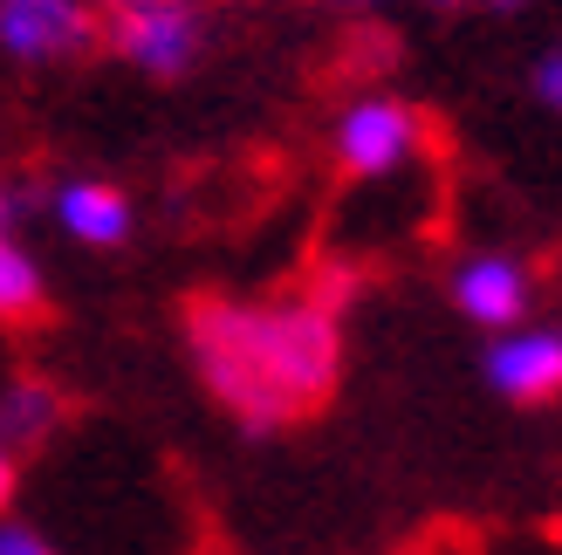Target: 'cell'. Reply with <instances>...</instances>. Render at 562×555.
<instances>
[{"instance_id":"cell-13","label":"cell","mask_w":562,"mask_h":555,"mask_svg":"<svg viewBox=\"0 0 562 555\" xmlns=\"http://www.w3.org/2000/svg\"><path fill=\"white\" fill-rule=\"evenodd\" d=\"M14 219H21V192L0 179V234H14Z\"/></svg>"},{"instance_id":"cell-6","label":"cell","mask_w":562,"mask_h":555,"mask_svg":"<svg viewBox=\"0 0 562 555\" xmlns=\"http://www.w3.org/2000/svg\"><path fill=\"white\" fill-rule=\"evenodd\" d=\"M446 295H453V309L487 329V337H501V329L528 322V302H536V282H528V268L508 261V254H467L453 268V282H446Z\"/></svg>"},{"instance_id":"cell-4","label":"cell","mask_w":562,"mask_h":555,"mask_svg":"<svg viewBox=\"0 0 562 555\" xmlns=\"http://www.w3.org/2000/svg\"><path fill=\"white\" fill-rule=\"evenodd\" d=\"M97 42H103V21L90 0H0V55L21 69L82 63Z\"/></svg>"},{"instance_id":"cell-3","label":"cell","mask_w":562,"mask_h":555,"mask_svg":"<svg viewBox=\"0 0 562 555\" xmlns=\"http://www.w3.org/2000/svg\"><path fill=\"white\" fill-rule=\"evenodd\" d=\"M418 145H426V117L405 97H350L336 131H329V151H336V172L344 179H384Z\"/></svg>"},{"instance_id":"cell-15","label":"cell","mask_w":562,"mask_h":555,"mask_svg":"<svg viewBox=\"0 0 562 555\" xmlns=\"http://www.w3.org/2000/svg\"><path fill=\"white\" fill-rule=\"evenodd\" d=\"M329 8H378V0H329Z\"/></svg>"},{"instance_id":"cell-5","label":"cell","mask_w":562,"mask_h":555,"mask_svg":"<svg viewBox=\"0 0 562 555\" xmlns=\"http://www.w3.org/2000/svg\"><path fill=\"white\" fill-rule=\"evenodd\" d=\"M481 371L501 398L515 405H549L562 392V329L555 322H515L487 343Z\"/></svg>"},{"instance_id":"cell-14","label":"cell","mask_w":562,"mask_h":555,"mask_svg":"<svg viewBox=\"0 0 562 555\" xmlns=\"http://www.w3.org/2000/svg\"><path fill=\"white\" fill-rule=\"evenodd\" d=\"M97 8V21H117V14H131V8H151V0H90Z\"/></svg>"},{"instance_id":"cell-11","label":"cell","mask_w":562,"mask_h":555,"mask_svg":"<svg viewBox=\"0 0 562 555\" xmlns=\"http://www.w3.org/2000/svg\"><path fill=\"white\" fill-rule=\"evenodd\" d=\"M0 555H55V548H48V535L27 529V521H8V514H0Z\"/></svg>"},{"instance_id":"cell-1","label":"cell","mask_w":562,"mask_h":555,"mask_svg":"<svg viewBox=\"0 0 562 555\" xmlns=\"http://www.w3.org/2000/svg\"><path fill=\"white\" fill-rule=\"evenodd\" d=\"M186 356L240 432H289L344 384V309L316 288L268 302L200 295L186 309Z\"/></svg>"},{"instance_id":"cell-8","label":"cell","mask_w":562,"mask_h":555,"mask_svg":"<svg viewBox=\"0 0 562 555\" xmlns=\"http://www.w3.org/2000/svg\"><path fill=\"white\" fill-rule=\"evenodd\" d=\"M63 392H55L48 377H8L0 384V439H8L14 453H35L42 439L63 432Z\"/></svg>"},{"instance_id":"cell-10","label":"cell","mask_w":562,"mask_h":555,"mask_svg":"<svg viewBox=\"0 0 562 555\" xmlns=\"http://www.w3.org/2000/svg\"><path fill=\"white\" fill-rule=\"evenodd\" d=\"M528 90H536V103H542L549 117L562 124V42L536 55V69H528Z\"/></svg>"},{"instance_id":"cell-12","label":"cell","mask_w":562,"mask_h":555,"mask_svg":"<svg viewBox=\"0 0 562 555\" xmlns=\"http://www.w3.org/2000/svg\"><path fill=\"white\" fill-rule=\"evenodd\" d=\"M14 480H21V453L8 446V439H0V508L14 501Z\"/></svg>"},{"instance_id":"cell-9","label":"cell","mask_w":562,"mask_h":555,"mask_svg":"<svg viewBox=\"0 0 562 555\" xmlns=\"http://www.w3.org/2000/svg\"><path fill=\"white\" fill-rule=\"evenodd\" d=\"M35 309H42V268L14 234H0V322H21Z\"/></svg>"},{"instance_id":"cell-7","label":"cell","mask_w":562,"mask_h":555,"mask_svg":"<svg viewBox=\"0 0 562 555\" xmlns=\"http://www.w3.org/2000/svg\"><path fill=\"white\" fill-rule=\"evenodd\" d=\"M48 219L76 247H124L131 240V200L110 179H63L48 192Z\"/></svg>"},{"instance_id":"cell-16","label":"cell","mask_w":562,"mask_h":555,"mask_svg":"<svg viewBox=\"0 0 562 555\" xmlns=\"http://www.w3.org/2000/svg\"><path fill=\"white\" fill-rule=\"evenodd\" d=\"M439 8H467V0H439ZM494 8H508V0H494Z\"/></svg>"},{"instance_id":"cell-2","label":"cell","mask_w":562,"mask_h":555,"mask_svg":"<svg viewBox=\"0 0 562 555\" xmlns=\"http://www.w3.org/2000/svg\"><path fill=\"white\" fill-rule=\"evenodd\" d=\"M213 42V14L206 0H151V8H131L117 21H103V48L131 63L151 82H179L200 69V55Z\"/></svg>"}]
</instances>
